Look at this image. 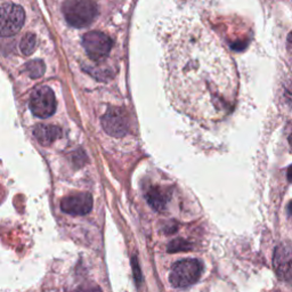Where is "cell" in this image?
<instances>
[{"mask_svg":"<svg viewBox=\"0 0 292 292\" xmlns=\"http://www.w3.org/2000/svg\"><path fill=\"white\" fill-rule=\"evenodd\" d=\"M25 21L24 9L19 5L7 2L0 6V35L12 37L19 32Z\"/></svg>","mask_w":292,"mask_h":292,"instance_id":"obj_4","label":"cell"},{"mask_svg":"<svg viewBox=\"0 0 292 292\" xmlns=\"http://www.w3.org/2000/svg\"><path fill=\"white\" fill-rule=\"evenodd\" d=\"M29 106L31 112L38 118H49L56 111V98L54 92L47 86L38 87L31 94Z\"/></svg>","mask_w":292,"mask_h":292,"instance_id":"obj_5","label":"cell"},{"mask_svg":"<svg viewBox=\"0 0 292 292\" xmlns=\"http://www.w3.org/2000/svg\"><path fill=\"white\" fill-rule=\"evenodd\" d=\"M102 125L109 135L121 137L127 132V121L119 110H109L102 118Z\"/></svg>","mask_w":292,"mask_h":292,"instance_id":"obj_8","label":"cell"},{"mask_svg":"<svg viewBox=\"0 0 292 292\" xmlns=\"http://www.w3.org/2000/svg\"><path fill=\"white\" fill-rule=\"evenodd\" d=\"M202 274V264L196 259H184L176 262L170 271L169 281L174 288L181 289L196 283Z\"/></svg>","mask_w":292,"mask_h":292,"instance_id":"obj_3","label":"cell"},{"mask_svg":"<svg viewBox=\"0 0 292 292\" xmlns=\"http://www.w3.org/2000/svg\"><path fill=\"white\" fill-rule=\"evenodd\" d=\"M45 69H46V67H45L44 62L40 60L31 61L27 64V71L29 76L33 78V79H38V78L43 76L45 73Z\"/></svg>","mask_w":292,"mask_h":292,"instance_id":"obj_11","label":"cell"},{"mask_svg":"<svg viewBox=\"0 0 292 292\" xmlns=\"http://www.w3.org/2000/svg\"><path fill=\"white\" fill-rule=\"evenodd\" d=\"M165 89L178 111L202 122L219 121L235 105L239 78L220 45L204 35L171 45L165 55Z\"/></svg>","mask_w":292,"mask_h":292,"instance_id":"obj_1","label":"cell"},{"mask_svg":"<svg viewBox=\"0 0 292 292\" xmlns=\"http://www.w3.org/2000/svg\"><path fill=\"white\" fill-rule=\"evenodd\" d=\"M148 202H150V204L154 208V209L160 210L164 207L165 197L161 196L160 191H159L158 189H155L148 193Z\"/></svg>","mask_w":292,"mask_h":292,"instance_id":"obj_12","label":"cell"},{"mask_svg":"<svg viewBox=\"0 0 292 292\" xmlns=\"http://www.w3.org/2000/svg\"><path fill=\"white\" fill-rule=\"evenodd\" d=\"M34 137L37 141L45 146L53 144L55 141L61 138L62 130L56 126L51 125H38L33 130Z\"/></svg>","mask_w":292,"mask_h":292,"instance_id":"obj_9","label":"cell"},{"mask_svg":"<svg viewBox=\"0 0 292 292\" xmlns=\"http://www.w3.org/2000/svg\"><path fill=\"white\" fill-rule=\"evenodd\" d=\"M35 47H37V37L33 33H27L22 38L19 48H21V51L25 56H29V55L33 53Z\"/></svg>","mask_w":292,"mask_h":292,"instance_id":"obj_10","label":"cell"},{"mask_svg":"<svg viewBox=\"0 0 292 292\" xmlns=\"http://www.w3.org/2000/svg\"><path fill=\"white\" fill-rule=\"evenodd\" d=\"M62 12L67 23L78 29L88 27L98 15V8L93 0H65Z\"/></svg>","mask_w":292,"mask_h":292,"instance_id":"obj_2","label":"cell"},{"mask_svg":"<svg viewBox=\"0 0 292 292\" xmlns=\"http://www.w3.org/2000/svg\"><path fill=\"white\" fill-rule=\"evenodd\" d=\"M82 45L92 60L100 61L108 56L111 51L112 40L103 32L92 31L83 35Z\"/></svg>","mask_w":292,"mask_h":292,"instance_id":"obj_6","label":"cell"},{"mask_svg":"<svg viewBox=\"0 0 292 292\" xmlns=\"http://www.w3.org/2000/svg\"><path fill=\"white\" fill-rule=\"evenodd\" d=\"M61 209L72 216H85L93 209V196L89 193L71 194L62 200Z\"/></svg>","mask_w":292,"mask_h":292,"instance_id":"obj_7","label":"cell"}]
</instances>
